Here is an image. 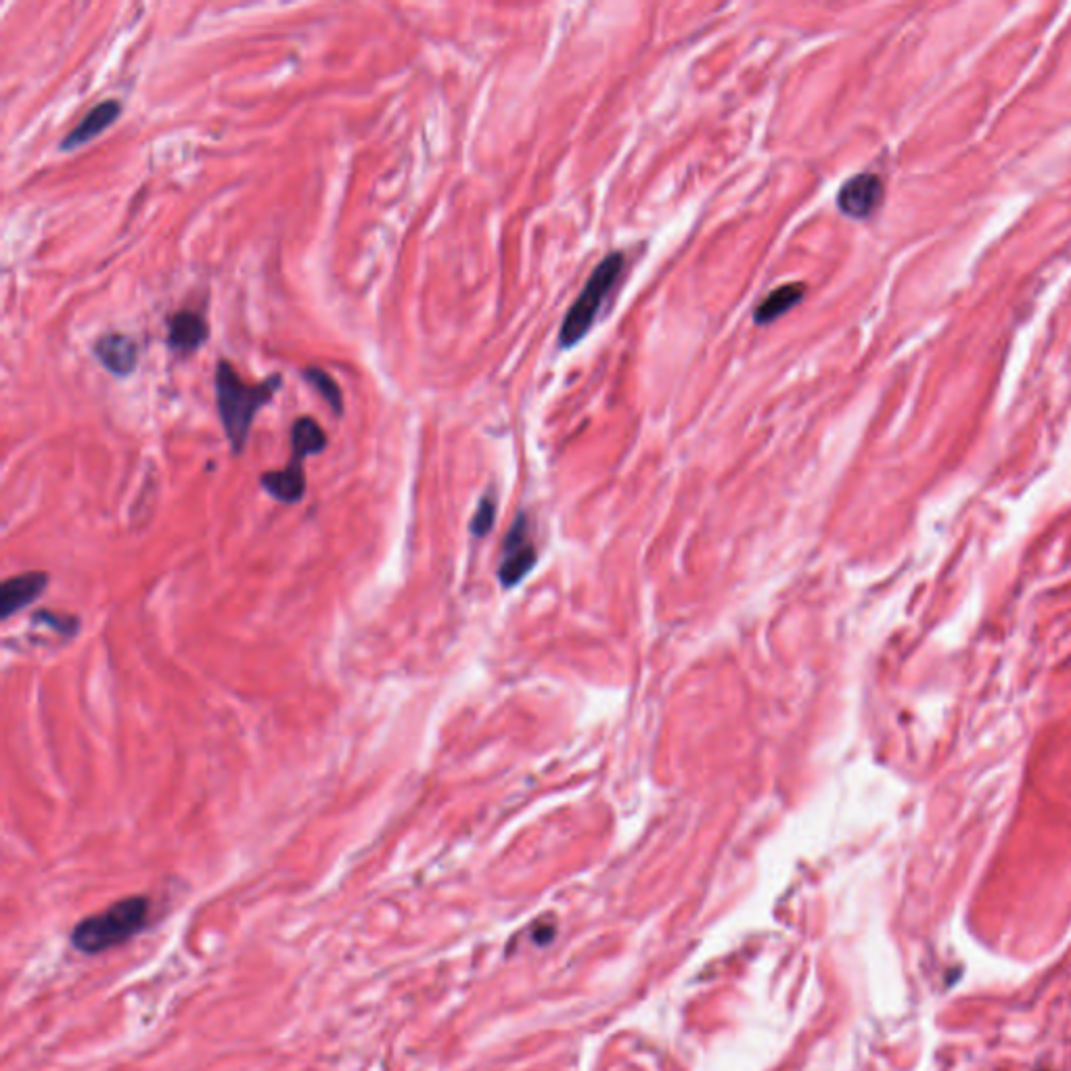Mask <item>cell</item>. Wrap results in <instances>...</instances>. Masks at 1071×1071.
I'll return each mask as SVG.
<instances>
[{"mask_svg":"<svg viewBox=\"0 0 1071 1071\" xmlns=\"http://www.w3.org/2000/svg\"><path fill=\"white\" fill-rule=\"evenodd\" d=\"M283 385L281 375H270L258 385H247L231 362L220 360L216 367V404L224 434L235 454L245 448L249 429L254 425L258 410L264 408Z\"/></svg>","mask_w":1071,"mask_h":1071,"instance_id":"1","label":"cell"},{"mask_svg":"<svg viewBox=\"0 0 1071 1071\" xmlns=\"http://www.w3.org/2000/svg\"><path fill=\"white\" fill-rule=\"evenodd\" d=\"M147 896H128L97 915L82 919L72 931V946L82 954H99L130 942L149 925Z\"/></svg>","mask_w":1071,"mask_h":1071,"instance_id":"2","label":"cell"},{"mask_svg":"<svg viewBox=\"0 0 1071 1071\" xmlns=\"http://www.w3.org/2000/svg\"><path fill=\"white\" fill-rule=\"evenodd\" d=\"M327 448V434L312 417H300L291 427V461L281 471L262 475L264 490L285 505L300 503L306 494V459Z\"/></svg>","mask_w":1071,"mask_h":1071,"instance_id":"3","label":"cell"},{"mask_svg":"<svg viewBox=\"0 0 1071 1071\" xmlns=\"http://www.w3.org/2000/svg\"><path fill=\"white\" fill-rule=\"evenodd\" d=\"M624 275V254L613 252L605 256V260L592 270L590 279L586 281L582 293L574 306L565 314V321L559 331V344L563 348H572L578 341L595 325L599 312L603 310L607 298L615 285L620 283Z\"/></svg>","mask_w":1071,"mask_h":1071,"instance_id":"4","label":"cell"},{"mask_svg":"<svg viewBox=\"0 0 1071 1071\" xmlns=\"http://www.w3.org/2000/svg\"><path fill=\"white\" fill-rule=\"evenodd\" d=\"M883 182L873 172L852 176L841 185L837 193V208L856 220L869 218L883 201Z\"/></svg>","mask_w":1071,"mask_h":1071,"instance_id":"5","label":"cell"},{"mask_svg":"<svg viewBox=\"0 0 1071 1071\" xmlns=\"http://www.w3.org/2000/svg\"><path fill=\"white\" fill-rule=\"evenodd\" d=\"M536 561V551L528 532V523L523 517L515 521V526L507 534L505 551H503V563L498 569V578L505 586H515L523 576H526Z\"/></svg>","mask_w":1071,"mask_h":1071,"instance_id":"6","label":"cell"},{"mask_svg":"<svg viewBox=\"0 0 1071 1071\" xmlns=\"http://www.w3.org/2000/svg\"><path fill=\"white\" fill-rule=\"evenodd\" d=\"M49 586L44 572H28L11 576L0 586V618L9 620L13 613L32 605Z\"/></svg>","mask_w":1071,"mask_h":1071,"instance_id":"7","label":"cell"},{"mask_svg":"<svg viewBox=\"0 0 1071 1071\" xmlns=\"http://www.w3.org/2000/svg\"><path fill=\"white\" fill-rule=\"evenodd\" d=\"M95 356L116 377L132 375L136 362H139V350H136L134 339L124 333L103 335L95 344Z\"/></svg>","mask_w":1071,"mask_h":1071,"instance_id":"8","label":"cell"},{"mask_svg":"<svg viewBox=\"0 0 1071 1071\" xmlns=\"http://www.w3.org/2000/svg\"><path fill=\"white\" fill-rule=\"evenodd\" d=\"M120 113H122V103L116 101V99H109V101L93 107L72 132H67V136L61 141L59 149L61 151H74V149L90 143L93 139H97L101 132H105L113 122L120 118Z\"/></svg>","mask_w":1071,"mask_h":1071,"instance_id":"9","label":"cell"},{"mask_svg":"<svg viewBox=\"0 0 1071 1071\" xmlns=\"http://www.w3.org/2000/svg\"><path fill=\"white\" fill-rule=\"evenodd\" d=\"M210 327L205 318L191 310L176 312L168 323V344L176 352L191 354L208 341Z\"/></svg>","mask_w":1071,"mask_h":1071,"instance_id":"10","label":"cell"},{"mask_svg":"<svg viewBox=\"0 0 1071 1071\" xmlns=\"http://www.w3.org/2000/svg\"><path fill=\"white\" fill-rule=\"evenodd\" d=\"M804 295H806V287L802 283H789V285L774 289L758 304L754 312L756 325H768L772 321H777L779 316H783L793 306L800 304L804 300Z\"/></svg>","mask_w":1071,"mask_h":1071,"instance_id":"11","label":"cell"},{"mask_svg":"<svg viewBox=\"0 0 1071 1071\" xmlns=\"http://www.w3.org/2000/svg\"><path fill=\"white\" fill-rule=\"evenodd\" d=\"M304 377L306 381L314 387V390L323 396L325 402H329L333 413L339 417L341 413H344V394H341L339 385L335 383V379L318 367H310L304 371Z\"/></svg>","mask_w":1071,"mask_h":1071,"instance_id":"12","label":"cell"},{"mask_svg":"<svg viewBox=\"0 0 1071 1071\" xmlns=\"http://www.w3.org/2000/svg\"><path fill=\"white\" fill-rule=\"evenodd\" d=\"M34 622H38V624H47L49 628H53V630H57V632H61V634H65V636L76 634V632H78V626H80L78 618H74V615L57 613V611H47V609H42V611L36 615V618H34Z\"/></svg>","mask_w":1071,"mask_h":1071,"instance_id":"13","label":"cell"},{"mask_svg":"<svg viewBox=\"0 0 1071 1071\" xmlns=\"http://www.w3.org/2000/svg\"><path fill=\"white\" fill-rule=\"evenodd\" d=\"M494 500L492 498H484L480 503V509H477L473 521H471V532L477 534V536H484L490 528H492V521H494Z\"/></svg>","mask_w":1071,"mask_h":1071,"instance_id":"14","label":"cell"}]
</instances>
